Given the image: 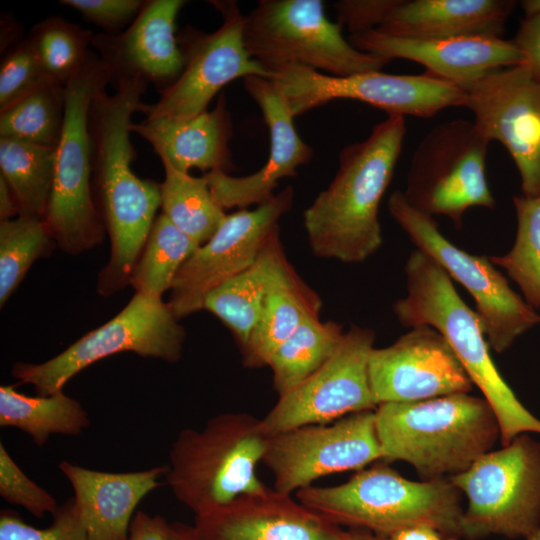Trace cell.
Returning <instances> with one entry per match:
<instances>
[{"instance_id":"1","label":"cell","mask_w":540,"mask_h":540,"mask_svg":"<svg viewBox=\"0 0 540 540\" xmlns=\"http://www.w3.org/2000/svg\"><path fill=\"white\" fill-rule=\"evenodd\" d=\"M406 132L405 117L390 114L367 138L341 150L334 178L303 214L314 255L360 263L382 246L379 204L392 180Z\"/></svg>"},{"instance_id":"2","label":"cell","mask_w":540,"mask_h":540,"mask_svg":"<svg viewBox=\"0 0 540 540\" xmlns=\"http://www.w3.org/2000/svg\"><path fill=\"white\" fill-rule=\"evenodd\" d=\"M404 272L407 295L394 303V314L403 326H430L445 337L493 410L502 445L524 433L540 434V419L501 376L476 312L462 300L447 273L418 249L409 255Z\"/></svg>"},{"instance_id":"3","label":"cell","mask_w":540,"mask_h":540,"mask_svg":"<svg viewBox=\"0 0 540 540\" xmlns=\"http://www.w3.org/2000/svg\"><path fill=\"white\" fill-rule=\"evenodd\" d=\"M374 413L383 459L405 461L428 480L464 472L500 438L488 402L468 393L383 403Z\"/></svg>"},{"instance_id":"4","label":"cell","mask_w":540,"mask_h":540,"mask_svg":"<svg viewBox=\"0 0 540 540\" xmlns=\"http://www.w3.org/2000/svg\"><path fill=\"white\" fill-rule=\"evenodd\" d=\"M147 82L128 78L94 97L89 113L93 198L112 244L128 247L148 236L161 207L160 184L139 178L131 163L136 154L130 141L131 117L142 111Z\"/></svg>"},{"instance_id":"5","label":"cell","mask_w":540,"mask_h":540,"mask_svg":"<svg viewBox=\"0 0 540 540\" xmlns=\"http://www.w3.org/2000/svg\"><path fill=\"white\" fill-rule=\"evenodd\" d=\"M268 438L261 419L246 413H221L201 429H183L169 451L166 483L195 517L212 514L240 496L265 493L269 488L256 468Z\"/></svg>"},{"instance_id":"6","label":"cell","mask_w":540,"mask_h":540,"mask_svg":"<svg viewBox=\"0 0 540 540\" xmlns=\"http://www.w3.org/2000/svg\"><path fill=\"white\" fill-rule=\"evenodd\" d=\"M459 495L450 479L412 481L383 465L360 470L340 485L309 486L296 492L301 504L337 525L382 537L414 526L461 536Z\"/></svg>"},{"instance_id":"7","label":"cell","mask_w":540,"mask_h":540,"mask_svg":"<svg viewBox=\"0 0 540 540\" xmlns=\"http://www.w3.org/2000/svg\"><path fill=\"white\" fill-rule=\"evenodd\" d=\"M110 83L99 56L89 51L67 82L65 112L56 148L52 190L44 222L58 248L76 255L104 241L105 228L92 191L90 107L96 94Z\"/></svg>"},{"instance_id":"8","label":"cell","mask_w":540,"mask_h":540,"mask_svg":"<svg viewBox=\"0 0 540 540\" xmlns=\"http://www.w3.org/2000/svg\"><path fill=\"white\" fill-rule=\"evenodd\" d=\"M249 55L271 71L300 65L332 76L381 71L386 60L356 49L321 0H261L245 16Z\"/></svg>"},{"instance_id":"9","label":"cell","mask_w":540,"mask_h":540,"mask_svg":"<svg viewBox=\"0 0 540 540\" xmlns=\"http://www.w3.org/2000/svg\"><path fill=\"white\" fill-rule=\"evenodd\" d=\"M468 505L461 537L526 538L540 527V443L527 433L450 478Z\"/></svg>"},{"instance_id":"10","label":"cell","mask_w":540,"mask_h":540,"mask_svg":"<svg viewBox=\"0 0 540 540\" xmlns=\"http://www.w3.org/2000/svg\"><path fill=\"white\" fill-rule=\"evenodd\" d=\"M185 329L162 298L135 293L112 319L86 333L58 355L42 362H16L11 374L21 384L33 386L36 395L49 396L95 362L122 352L160 359L180 360Z\"/></svg>"},{"instance_id":"11","label":"cell","mask_w":540,"mask_h":540,"mask_svg":"<svg viewBox=\"0 0 540 540\" xmlns=\"http://www.w3.org/2000/svg\"><path fill=\"white\" fill-rule=\"evenodd\" d=\"M390 215L415 244L472 296L486 340L502 353L531 328L540 313L515 292L489 257L475 255L450 242L429 216L409 204L400 190L387 202Z\"/></svg>"},{"instance_id":"12","label":"cell","mask_w":540,"mask_h":540,"mask_svg":"<svg viewBox=\"0 0 540 540\" xmlns=\"http://www.w3.org/2000/svg\"><path fill=\"white\" fill-rule=\"evenodd\" d=\"M489 143L473 121L437 124L412 155L404 197L417 210L448 217L457 227L472 207L494 209L486 177Z\"/></svg>"},{"instance_id":"13","label":"cell","mask_w":540,"mask_h":540,"mask_svg":"<svg viewBox=\"0 0 540 540\" xmlns=\"http://www.w3.org/2000/svg\"><path fill=\"white\" fill-rule=\"evenodd\" d=\"M270 80L293 117L332 100H357L390 114L431 118L449 107H465L463 88L431 74L399 75L369 71L332 76L300 65L271 71Z\"/></svg>"},{"instance_id":"14","label":"cell","mask_w":540,"mask_h":540,"mask_svg":"<svg viewBox=\"0 0 540 540\" xmlns=\"http://www.w3.org/2000/svg\"><path fill=\"white\" fill-rule=\"evenodd\" d=\"M223 22L213 33L193 31L180 46L184 66L178 78L160 92L154 104L144 106L145 119H191L208 110L209 103L227 84L237 78L271 74L253 59L244 44L245 16L235 1L211 2Z\"/></svg>"},{"instance_id":"15","label":"cell","mask_w":540,"mask_h":540,"mask_svg":"<svg viewBox=\"0 0 540 540\" xmlns=\"http://www.w3.org/2000/svg\"><path fill=\"white\" fill-rule=\"evenodd\" d=\"M378 459L383 452L369 410L270 436L262 462L273 475V489L291 495L323 476L359 470Z\"/></svg>"},{"instance_id":"16","label":"cell","mask_w":540,"mask_h":540,"mask_svg":"<svg viewBox=\"0 0 540 540\" xmlns=\"http://www.w3.org/2000/svg\"><path fill=\"white\" fill-rule=\"evenodd\" d=\"M293 200L294 190L287 186L252 210L227 214L214 235L195 250L174 279L167 303L177 319L202 310L209 292L256 261Z\"/></svg>"},{"instance_id":"17","label":"cell","mask_w":540,"mask_h":540,"mask_svg":"<svg viewBox=\"0 0 540 540\" xmlns=\"http://www.w3.org/2000/svg\"><path fill=\"white\" fill-rule=\"evenodd\" d=\"M474 124L501 143L518 170L522 195H540V79L525 64L494 70L463 87Z\"/></svg>"},{"instance_id":"18","label":"cell","mask_w":540,"mask_h":540,"mask_svg":"<svg viewBox=\"0 0 540 540\" xmlns=\"http://www.w3.org/2000/svg\"><path fill=\"white\" fill-rule=\"evenodd\" d=\"M375 333L353 325L335 353L309 378L279 397L261 419L268 437L306 425L328 424L344 415L377 407L368 362Z\"/></svg>"},{"instance_id":"19","label":"cell","mask_w":540,"mask_h":540,"mask_svg":"<svg viewBox=\"0 0 540 540\" xmlns=\"http://www.w3.org/2000/svg\"><path fill=\"white\" fill-rule=\"evenodd\" d=\"M368 374L377 406L468 393L473 388L448 341L426 325L413 327L390 346L374 348Z\"/></svg>"},{"instance_id":"20","label":"cell","mask_w":540,"mask_h":540,"mask_svg":"<svg viewBox=\"0 0 540 540\" xmlns=\"http://www.w3.org/2000/svg\"><path fill=\"white\" fill-rule=\"evenodd\" d=\"M243 85L263 114L270 135V153L258 171L246 176L235 177L223 171L204 174L213 198L223 209H246L271 200L278 182L295 176L298 167L313 156V148L298 135L294 117L275 84L267 78L249 76L243 79Z\"/></svg>"},{"instance_id":"21","label":"cell","mask_w":540,"mask_h":540,"mask_svg":"<svg viewBox=\"0 0 540 540\" xmlns=\"http://www.w3.org/2000/svg\"><path fill=\"white\" fill-rule=\"evenodd\" d=\"M183 0L145 1L136 18L123 32L93 36L110 83L141 78L161 91L180 75L184 56L175 35L176 18Z\"/></svg>"},{"instance_id":"22","label":"cell","mask_w":540,"mask_h":540,"mask_svg":"<svg viewBox=\"0 0 540 540\" xmlns=\"http://www.w3.org/2000/svg\"><path fill=\"white\" fill-rule=\"evenodd\" d=\"M358 50L390 62L396 58L417 62L426 73L463 87L498 69L524 62L513 40L502 37L413 39L375 29L350 34Z\"/></svg>"},{"instance_id":"23","label":"cell","mask_w":540,"mask_h":540,"mask_svg":"<svg viewBox=\"0 0 540 540\" xmlns=\"http://www.w3.org/2000/svg\"><path fill=\"white\" fill-rule=\"evenodd\" d=\"M185 530L197 540H350L351 536L291 495L270 488L195 517V525Z\"/></svg>"},{"instance_id":"24","label":"cell","mask_w":540,"mask_h":540,"mask_svg":"<svg viewBox=\"0 0 540 540\" xmlns=\"http://www.w3.org/2000/svg\"><path fill=\"white\" fill-rule=\"evenodd\" d=\"M89 540H127L140 501L158 488L166 465L132 472L93 470L63 460L58 465Z\"/></svg>"},{"instance_id":"25","label":"cell","mask_w":540,"mask_h":540,"mask_svg":"<svg viewBox=\"0 0 540 540\" xmlns=\"http://www.w3.org/2000/svg\"><path fill=\"white\" fill-rule=\"evenodd\" d=\"M513 0H386L383 34L413 38L502 37Z\"/></svg>"},{"instance_id":"26","label":"cell","mask_w":540,"mask_h":540,"mask_svg":"<svg viewBox=\"0 0 540 540\" xmlns=\"http://www.w3.org/2000/svg\"><path fill=\"white\" fill-rule=\"evenodd\" d=\"M130 130L149 142L161 161L181 172L197 168L228 173L234 169L229 148L233 124L223 94L212 110L191 119H144L131 123Z\"/></svg>"},{"instance_id":"27","label":"cell","mask_w":540,"mask_h":540,"mask_svg":"<svg viewBox=\"0 0 540 540\" xmlns=\"http://www.w3.org/2000/svg\"><path fill=\"white\" fill-rule=\"evenodd\" d=\"M289 265L277 229L250 267L206 296L203 309L227 326L241 351L248 343L269 289Z\"/></svg>"},{"instance_id":"28","label":"cell","mask_w":540,"mask_h":540,"mask_svg":"<svg viewBox=\"0 0 540 540\" xmlns=\"http://www.w3.org/2000/svg\"><path fill=\"white\" fill-rule=\"evenodd\" d=\"M321 299L290 264L269 289L247 345L241 351L249 368L268 366L275 350L302 323L319 317Z\"/></svg>"},{"instance_id":"29","label":"cell","mask_w":540,"mask_h":540,"mask_svg":"<svg viewBox=\"0 0 540 540\" xmlns=\"http://www.w3.org/2000/svg\"><path fill=\"white\" fill-rule=\"evenodd\" d=\"M90 423L80 402L63 390L49 396H28L12 385L0 386V426L25 432L38 447L54 434L78 435Z\"/></svg>"},{"instance_id":"30","label":"cell","mask_w":540,"mask_h":540,"mask_svg":"<svg viewBox=\"0 0 540 540\" xmlns=\"http://www.w3.org/2000/svg\"><path fill=\"white\" fill-rule=\"evenodd\" d=\"M345 332L334 321L307 319L273 353L268 366L279 397L315 373L337 350Z\"/></svg>"},{"instance_id":"31","label":"cell","mask_w":540,"mask_h":540,"mask_svg":"<svg viewBox=\"0 0 540 540\" xmlns=\"http://www.w3.org/2000/svg\"><path fill=\"white\" fill-rule=\"evenodd\" d=\"M55 158L56 148L0 138V176L15 197L19 216L44 218Z\"/></svg>"},{"instance_id":"32","label":"cell","mask_w":540,"mask_h":540,"mask_svg":"<svg viewBox=\"0 0 540 540\" xmlns=\"http://www.w3.org/2000/svg\"><path fill=\"white\" fill-rule=\"evenodd\" d=\"M165 177L160 184L162 214L199 245L207 242L227 214L212 196L205 175L191 176L162 161Z\"/></svg>"},{"instance_id":"33","label":"cell","mask_w":540,"mask_h":540,"mask_svg":"<svg viewBox=\"0 0 540 540\" xmlns=\"http://www.w3.org/2000/svg\"><path fill=\"white\" fill-rule=\"evenodd\" d=\"M199 246L161 213L152 225L129 285L136 293L162 298L163 293L171 289L181 267Z\"/></svg>"},{"instance_id":"34","label":"cell","mask_w":540,"mask_h":540,"mask_svg":"<svg viewBox=\"0 0 540 540\" xmlns=\"http://www.w3.org/2000/svg\"><path fill=\"white\" fill-rule=\"evenodd\" d=\"M64 88L49 82L0 110V138L57 148L64 121Z\"/></svg>"},{"instance_id":"35","label":"cell","mask_w":540,"mask_h":540,"mask_svg":"<svg viewBox=\"0 0 540 540\" xmlns=\"http://www.w3.org/2000/svg\"><path fill=\"white\" fill-rule=\"evenodd\" d=\"M517 231L512 248L504 255L489 257L503 268L535 310H540V195L514 196Z\"/></svg>"},{"instance_id":"36","label":"cell","mask_w":540,"mask_h":540,"mask_svg":"<svg viewBox=\"0 0 540 540\" xmlns=\"http://www.w3.org/2000/svg\"><path fill=\"white\" fill-rule=\"evenodd\" d=\"M55 242L44 220L17 216L0 221V305L3 307L32 264L51 254Z\"/></svg>"},{"instance_id":"37","label":"cell","mask_w":540,"mask_h":540,"mask_svg":"<svg viewBox=\"0 0 540 540\" xmlns=\"http://www.w3.org/2000/svg\"><path fill=\"white\" fill-rule=\"evenodd\" d=\"M92 38L89 30L53 16L35 25L27 39L48 78L65 86L86 60Z\"/></svg>"},{"instance_id":"38","label":"cell","mask_w":540,"mask_h":540,"mask_svg":"<svg viewBox=\"0 0 540 540\" xmlns=\"http://www.w3.org/2000/svg\"><path fill=\"white\" fill-rule=\"evenodd\" d=\"M53 82L43 70L28 39L11 48L0 65V110Z\"/></svg>"},{"instance_id":"39","label":"cell","mask_w":540,"mask_h":540,"mask_svg":"<svg viewBox=\"0 0 540 540\" xmlns=\"http://www.w3.org/2000/svg\"><path fill=\"white\" fill-rule=\"evenodd\" d=\"M46 528L29 525L11 510L0 513V540H89L73 498H69L52 514Z\"/></svg>"},{"instance_id":"40","label":"cell","mask_w":540,"mask_h":540,"mask_svg":"<svg viewBox=\"0 0 540 540\" xmlns=\"http://www.w3.org/2000/svg\"><path fill=\"white\" fill-rule=\"evenodd\" d=\"M0 496L12 505L21 506L36 518L54 514L56 499L32 481L16 464L5 446L0 443Z\"/></svg>"},{"instance_id":"41","label":"cell","mask_w":540,"mask_h":540,"mask_svg":"<svg viewBox=\"0 0 540 540\" xmlns=\"http://www.w3.org/2000/svg\"><path fill=\"white\" fill-rule=\"evenodd\" d=\"M145 1L141 0H62L60 3L77 10L83 18L103 28L108 34L120 33L133 21Z\"/></svg>"},{"instance_id":"42","label":"cell","mask_w":540,"mask_h":540,"mask_svg":"<svg viewBox=\"0 0 540 540\" xmlns=\"http://www.w3.org/2000/svg\"><path fill=\"white\" fill-rule=\"evenodd\" d=\"M513 41L524 56L523 64L540 79V15L524 17Z\"/></svg>"},{"instance_id":"43","label":"cell","mask_w":540,"mask_h":540,"mask_svg":"<svg viewBox=\"0 0 540 540\" xmlns=\"http://www.w3.org/2000/svg\"><path fill=\"white\" fill-rule=\"evenodd\" d=\"M127 540H172V526L161 516L138 511L132 519Z\"/></svg>"},{"instance_id":"44","label":"cell","mask_w":540,"mask_h":540,"mask_svg":"<svg viewBox=\"0 0 540 540\" xmlns=\"http://www.w3.org/2000/svg\"><path fill=\"white\" fill-rule=\"evenodd\" d=\"M19 216L15 197L6 181L0 176V221Z\"/></svg>"},{"instance_id":"45","label":"cell","mask_w":540,"mask_h":540,"mask_svg":"<svg viewBox=\"0 0 540 540\" xmlns=\"http://www.w3.org/2000/svg\"><path fill=\"white\" fill-rule=\"evenodd\" d=\"M436 533L438 531L429 526H414L401 529L384 538L386 540H433Z\"/></svg>"},{"instance_id":"46","label":"cell","mask_w":540,"mask_h":540,"mask_svg":"<svg viewBox=\"0 0 540 540\" xmlns=\"http://www.w3.org/2000/svg\"><path fill=\"white\" fill-rule=\"evenodd\" d=\"M520 5L524 11L525 17L540 15V0H523Z\"/></svg>"},{"instance_id":"47","label":"cell","mask_w":540,"mask_h":540,"mask_svg":"<svg viewBox=\"0 0 540 540\" xmlns=\"http://www.w3.org/2000/svg\"><path fill=\"white\" fill-rule=\"evenodd\" d=\"M350 540H386L384 537L376 535L367 530H355L350 532Z\"/></svg>"},{"instance_id":"48","label":"cell","mask_w":540,"mask_h":540,"mask_svg":"<svg viewBox=\"0 0 540 540\" xmlns=\"http://www.w3.org/2000/svg\"><path fill=\"white\" fill-rule=\"evenodd\" d=\"M172 540H197L187 533L184 527L172 526Z\"/></svg>"},{"instance_id":"49","label":"cell","mask_w":540,"mask_h":540,"mask_svg":"<svg viewBox=\"0 0 540 540\" xmlns=\"http://www.w3.org/2000/svg\"><path fill=\"white\" fill-rule=\"evenodd\" d=\"M524 540H540V527Z\"/></svg>"},{"instance_id":"50","label":"cell","mask_w":540,"mask_h":540,"mask_svg":"<svg viewBox=\"0 0 540 540\" xmlns=\"http://www.w3.org/2000/svg\"><path fill=\"white\" fill-rule=\"evenodd\" d=\"M433 540H456V539L455 537H448L438 532L434 536Z\"/></svg>"}]
</instances>
